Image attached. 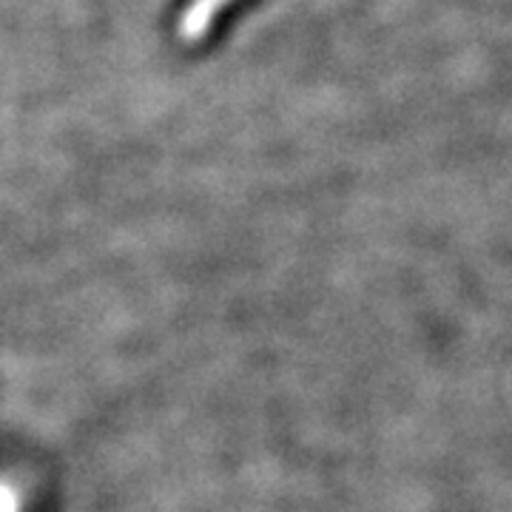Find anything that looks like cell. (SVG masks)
<instances>
[{
	"label": "cell",
	"instance_id": "cell-1",
	"mask_svg": "<svg viewBox=\"0 0 512 512\" xmlns=\"http://www.w3.org/2000/svg\"><path fill=\"white\" fill-rule=\"evenodd\" d=\"M228 3L231 0H191L188 9L183 12V18H180V37H185V40H200L211 29L214 18L220 15Z\"/></svg>",
	"mask_w": 512,
	"mask_h": 512
}]
</instances>
